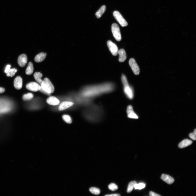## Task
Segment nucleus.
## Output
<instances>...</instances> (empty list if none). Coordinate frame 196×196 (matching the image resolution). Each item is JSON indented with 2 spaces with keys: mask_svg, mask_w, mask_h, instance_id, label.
Here are the masks:
<instances>
[{
  "mask_svg": "<svg viewBox=\"0 0 196 196\" xmlns=\"http://www.w3.org/2000/svg\"><path fill=\"white\" fill-rule=\"evenodd\" d=\"M115 89L114 85L112 84H104L88 87L83 91L82 95L88 99L93 100L96 97L113 92Z\"/></svg>",
  "mask_w": 196,
  "mask_h": 196,
  "instance_id": "1",
  "label": "nucleus"
},
{
  "mask_svg": "<svg viewBox=\"0 0 196 196\" xmlns=\"http://www.w3.org/2000/svg\"><path fill=\"white\" fill-rule=\"evenodd\" d=\"M88 112V118L91 122L96 123L101 121L104 116V111L102 107L99 105L92 104Z\"/></svg>",
  "mask_w": 196,
  "mask_h": 196,
  "instance_id": "2",
  "label": "nucleus"
},
{
  "mask_svg": "<svg viewBox=\"0 0 196 196\" xmlns=\"http://www.w3.org/2000/svg\"><path fill=\"white\" fill-rule=\"evenodd\" d=\"M122 80L123 86V92L125 96L130 100H132L134 96L133 89L129 84L125 76L123 74Z\"/></svg>",
  "mask_w": 196,
  "mask_h": 196,
  "instance_id": "3",
  "label": "nucleus"
},
{
  "mask_svg": "<svg viewBox=\"0 0 196 196\" xmlns=\"http://www.w3.org/2000/svg\"><path fill=\"white\" fill-rule=\"evenodd\" d=\"M40 86L42 88L49 94H51L54 91V86L48 78H46L44 79Z\"/></svg>",
  "mask_w": 196,
  "mask_h": 196,
  "instance_id": "4",
  "label": "nucleus"
},
{
  "mask_svg": "<svg viewBox=\"0 0 196 196\" xmlns=\"http://www.w3.org/2000/svg\"><path fill=\"white\" fill-rule=\"evenodd\" d=\"M111 30L113 36L117 41H121L122 39L120 28L116 24H113L112 25Z\"/></svg>",
  "mask_w": 196,
  "mask_h": 196,
  "instance_id": "5",
  "label": "nucleus"
},
{
  "mask_svg": "<svg viewBox=\"0 0 196 196\" xmlns=\"http://www.w3.org/2000/svg\"><path fill=\"white\" fill-rule=\"evenodd\" d=\"M113 15L116 20L122 27L127 26L128 23L122 17L119 12L115 11L113 13Z\"/></svg>",
  "mask_w": 196,
  "mask_h": 196,
  "instance_id": "6",
  "label": "nucleus"
},
{
  "mask_svg": "<svg viewBox=\"0 0 196 196\" xmlns=\"http://www.w3.org/2000/svg\"><path fill=\"white\" fill-rule=\"evenodd\" d=\"M129 64L135 74L139 75L140 73V69L135 60L133 58L130 59L129 61Z\"/></svg>",
  "mask_w": 196,
  "mask_h": 196,
  "instance_id": "7",
  "label": "nucleus"
},
{
  "mask_svg": "<svg viewBox=\"0 0 196 196\" xmlns=\"http://www.w3.org/2000/svg\"><path fill=\"white\" fill-rule=\"evenodd\" d=\"M26 88L31 91L36 92L39 91L41 86L37 83L31 82L27 84L26 86Z\"/></svg>",
  "mask_w": 196,
  "mask_h": 196,
  "instance_id": "8",
  "label": "nucleus"
},
{
  "mask_svg": "<svg viewBox=\"0 0 196 196\" xmlns=\"http://www.w3.org/2000/svg\"><path fill=\"white\" fill-rule=\"evenodd\" d=\"M107 46L111 52L114 56H116L118 54V49L117 45L111 41L107 42Z\"/></svg>",
  "mask_w": 196,
  "mask_h": 196,
  "instance_id": "9",
  "label": "nucleus"
},
{
  "mask_svg": "<svg viewBox=\"0 0 196 196\" xmlns=\"http://www.w3.org/2000/svg\"><path fill=\"white\" fill-rule=\"evenodd\" d=\"M127 116L129 118L137 119L138 118L137 115L135 113L133 107L131 105H129L127 107Z\"/></svg>",
  "mask_w": 196,
  "mask_h": 196,
  "instance_id": "10",
  "label": "nucleus"
},
{
  "mask_svg": "<svg viewBox=\"0 0 196 196\" xmlns=\"http://www.w3.org/2000/svg\"><path fill=\"white\" fill-rule=\"evenodd\" d=\"M27 61V56L25 54H23L19 56L18 60V64L20 67H22L25 66Z\"/></svg>",
  "mask_w": 196,
  "mask_h": 196,
  "instance_id": "11",
  "label": "nucleus"
},
{
  "mask_svg": "<svg viewBox=\"0 0 196 196\" xmlns=\"http://www.w3.org/2000/svg\"><path fill=\"white\" fill-rule=\"evenodd\" d=\"M14 85L17 90H20L23 87V80L20 76H17L14 81Z\"/></svg>",
  "mask_w": 196,
  "mask_h": 196,
  "instance_id": "12",
  "label": "nucleus"
},
{
  "mask_svg": "<svg viewBox=\"0 0 196 196\" xmlns=\"http://www.w3.org/2000/svg\"><path fill=\"white\" fill-rule=\"evenodd\" d=\"M46 102L48 104L54 106L58 105L60 103L57 98L53 96H51L48 97Z\"/></svg>",
  "mask_w": 196,
  "mask_h": 196,
  "instance_id": "13",
  "label": "nucleus"
},
{
  "mask_svg": "<svg viewBox=\"0 0 196 196\" xmlns=\"http://www.w3.org/2000/svg\"><path fill=\"white\" fill-rule=\"evenodd\" d=\"M74 103L72 102L65 101L62 102L60 105L59 108V111L64 110L72 106Z\"/></svg>",
  "mask_w": 196,
  "mask_h": 196,
  "instance_id": "14",
  "label": "nucleus"
},
{
  "mask_svg": "<svg viewBox=\"0 0 196 196\" xmlns=\"http://www.w3.org/2000/svg\"><path fill=\"white\" fill-rule=\"evenodd\" d=\"M161 179L167 183L169 184H173L174 179L171 176L165 174H163L161 177Z\"/></svg>",
  "mask_w": 196,
  "mask_h": 196,
  "instance_id": "15",
  "label": "nucleus"
},
{
  "mask_svg": "<svg viewBox=\"0 0 196 196\" xmlns=\"http://www.w3.org/2000/svg\"><path fill=\"white\" fill-rule=\"evenodd\" d=\"M118 54H119V61L122 62H124L127 58V55L125 50L123 49H121L118 51Z\"/></svg>",
  "mask_w": 196,
  "mask_h": 196,
  "instance_id": "16",
  "label": "nucleus"
},
{
  "mask_svg": "<svg viewBox=\"0 0 196 196\" xmlns=\"http://www.w3.org/2000/svg\"><path fill=\"white\" fill-rule=\"evenodd\" d=\"M47 56L46 53L42 52L37 55L35 58V61L37 63L43 61L46 58Z\"/></svg>",
  "mask_w": 196,
  "mask_h": 196,
  "instance_id": "17",
  "label": "nucleus"
},
{
  "mask_svg": "<svg viewBox=\"0 0 196 196\" xmlns=\"http://www.w3.org/2000/svg\"><path fill=\"white\" fill-rule=\"evenodd\" d=\"M192 141L188 139H185L182 141L179 144L178 147L182 149L192 144Z\"/></svg>",
  "mask_w": 196,
  "mask_h": 196,
  "instance_id": "18",
  "label": "nucleus"
},
{
  "mask_svg": "<svg viewBox=\"0 0 196 196\" xmlns=\"http://www.w3.org/2000/svg\"><path fill=\"white\" fill-rule=\"evenodd\" d=\"M106 7L105 6H102L96 13V16L97 18H100L106 10Z\"/></svg>",
  "mask_w": 196,
  "mask_h": 196,
  "instance_id": "19",
  "label": "nucleus"
},
{
  "mask_svg": "<svg viewBox=\"0 0 196 196\" xmlns=\"http://www.w3.org/2000/svg\"><path fill=\"white\" fill-rule=\"evenodd\" d=\"M34 76L35 79L41 85L43 81L41 79L42 74L40 72H36L34 74Z\"/></svg>",
  "mask_w": 196,
  "mask_h": 196,
  "instance_id": "20",
  "label": "nucleus"
},
{
  "mask_svg": "<svg viewBox=\"0 0 196 196\" xmlns=\"http://www.w3.org/2000/svg\"><path fill=\"white\" fill-rule=\"evenodd\" d=\"M34 71V67L32 63L30 62L28 65L26 69V74L28 75H31Z\"/></svg>",
  "mask_w": 196,
  "mask_h": 196,
  "instance_id": "21",
  "label": "nucleus"
},
{
  "mask_svg": "<svg viewBox=\"0 0 196 196\" xmlns=\"http://www.w3.org/2000/svg\"><path fill=\"white\" fill-rule=\"evenodd\" d=\"M137 183L135 181H132L129 183L128 187L127 192L128 193H130L134 188V185Z\"/></svg>",
  "mask_w": 196,
  "mask_h": 196,
  "instance_id": "22",
  "label": "nucleus"
},
{
  "mask_svg": "<svg viewBox=\"0 0 196 196\" xmlns=\"http://www.w3.org/2000/svg\"><path fill=\"white\" fill-rule=\"evenodd\" d=\"M34 97L33 95L31 93L24 94L23 97V100L24 101H29L32 99Z\"/></svg>",
  "mask_w": 196,
  "mask_h": 196,
  "instance_id": "23",
  "label": "nucleus"
},
{
  "mask_svg": "<svg viewBox=\"0 0 196 196\" xmlns=\"http://www.w3.org/2000/svg\"><path fill=\"white\" fill-rule=\"evenodd\" d=\"M89 191L91 193L95 195H99L100 193V191L99 189L96 187L90 188L89 189Z\"/></svg>",
  "mask_w": 196,
  "mask_h": 196,
  "instance_id": "24",
  "label": "nucleus"
},
{
  "mask_svg": "<svg viewBox=\"0 0 196 196\" xmlns=\"http://www.w3.org/2000/svg\"><path fill=\"white\" fill-rule=\"evenodd\" d=\"M17 71V69L16 68H12L10 69L9 71L6 73V75L8 77H12L15 75Z\"/></svg>",
  "mask_w": 196,
  "mask_h": 196,
  "instance_id": "25",
  "label": "nucleus"
},
{
  "mask_svg": "<svg viewBox=\"0 0 196 196\" xmlns=\"http://www.w3.org/2000/svg\"><path fill=\"white\" fill-rule=\"evenodd\" d=\"M62 118L63 119L66 123L69 124H71L72 123V119L69 116L64 115L63 116Z\"/></svg>",
  "mask_w": 196,
  "mask_h": 196,
  "instance_id": "26",
  "label": "nucleus"
},
{
  "mask_svg": "<svg viewBox=\"0 0 196 196\" xmlns=\"http://www.w3.org/2000/svg\"><path fill=\"white\" fill-rule=\"evenodd\" d=\"M145 186V184L143 183H140L138 184L136 183L134 186L135 189L141 190L144 188Z\"/></svg>",
  "mask_w": 196,
  "mask_h": 196,
  "instance_id": "27",
  "label": "nucleus"
},
{
  "mask_svg": "<svg viewBox=\"0 0 196 196\" xmlns=\"http://www.w3.org/2000/svg\"><path fill=\"white\" fill-rule=\"evenodd\" d=\"M108 187L110 190L113 191L116 190L118 188L117 185L114 183H112L109 185Z\"/></svg>",
  "mask_w": 196,
  "mask_h": 196,
  "instance_id": "28",
  "label": "nucleus"
},
{
  "mask_svg": "<svg viewBox=\"0 0 196 196\" xmlns=\"http://www.w3.org/2000/svg\"><path fill=\"white\" fill-rule=\"evenodd\" d=\"M196 134L194 132L191 133L189 135V137L193 140H195L196 139Z\"/></svg>",
  "mask_w": 196,
  "mask_h": 196,
  "instance_id": "29",
  "label": "nucleus"
},
{
  "mask_svg": "<svg viewBox=\"0 0 196 196\" xmlns=\"http://www.w3.org/2000/svg\"><path fill=\"white\" fill-rule=\"evenodd\" d=\"M39 91H40L42 92V93H43L45 95H47L48 96H50L51 95V94H49L45 90H44L41 87V88L40 89V90Z\"/></svg>",
  "mask_w": 196,
  "mask_h": 196,
  "instance_id": "30",
  "label": "nucleus"
},
{
  "mask_svg": "<svg viewBox=\"0 0 196 196\" xmlns=\"http://www.w3.org/2000/svg\"><path fill=\"white\" fill-rule=\"evenodd\" d=\"M10 67L11 66L9 65H8L6 66L5 70V73H7L9 71Z\"/></svg>",
  "mask_w": 196,
  "mask_h": 196,
  "instance_id": "31",
  "label": "nucleus"
},
{
  "mask_svg": "<svg viewBox=\"0 0 196 196\" xmlns=\"http://www.w3.org/2000/svg\"><path fill=\"white\" fill-rule=\"evenodd\" d=\"M150 196H160L161 195L152 191H150L149 193Z\"/></svg>",
  "mask_w": 196,
  "mask_h": 196,
  "instance_id": "32",
  "label": "nucleus"
},
{
  "mask_svg": "<svg viewBox=\"0 0 196 196\" xmlns=\"http://www.w3.org/2000/svg\"><path fill=\"white\" fill-rule=\"evenodd\" d=\"M120 195L119 194H108V195H106L105 196H120Z\"/></svg>",
  "mask_w": 196,
  "mask_h": 196,
  "instance_id": "33",
  "label": "nucleus"
},
{
  "mask_svg": "<svg viewBox=\"0 0 196 196\" xmlns=\"http://www.w3.org/2000/svg\"><path fill=\"white\" fill-rule=\"evenodd\" d=\"M5 89L3 88L0 87V94H2L5 91Z\"/></svg>",
  "mask_w": 196,
  "mask_h": 196,
  "instance_id": "34",
  "label": "nucleus"
}]
</instances>
